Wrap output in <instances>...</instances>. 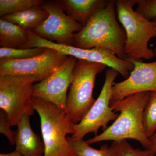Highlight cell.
<instances>
[{
	"mask_svg": "<svg viewBox=\"0 0 156 156\" xmlns=\"http://www.w3.org/2000/svg\"><path fill=\"white\" fill-rule=\"evenodd\" d=\"M153 50L154 51V53L155 56L156 57V47H155L154 48Z\"/></svg>",
	"mask_w": 156,
	"mask_h": 156,
	"instance_id": "26",
	"label": "cell"
},
{
	"mask_svg": "<svg viewBox=\"0 0 156 156\" xmlns=\"http://www.w3.org/2000/svg\"><path fill=\"white\" fill-rule=\"evenodd\" d=\"M151 143V147L150 149L153 151L156 155V131L153 136L149 138Z\"/></svg>",
	"mask_w": 156,
	"mask_h": 156,
	"instance_id": "24",
	"label": "cell"
},
{
	"mask_svg": "<svg viewBox=\"0 0 156 156\" xmlns=\"http://www.w3.org/2000/svg\"><path fill=\"white\" fill-rule=\"evenodd\" d=\"M43 0H1L0 16L14 14L30 9L35 6L41 5Z\"/></svg>",
	"mask_w": 156,
	"mask_h": 156,
	"instance_id": "19",
	"label": "cell"
},
{
	"mask_svg": "<svg viewBox=\"0 0 156 156\" xmlns=\"http://www.w3.org/2000/svg\"><path fill=\"white\" fill-rule=\"evenodd\" d=\"M135 5L136 0L115 1L117 17L126 32L125 52L128 58L149 60L155 56L148 44L156 37V26L153 21L134 11Z\"/></svg>",
	"mask_w": 156,
	"mask_h": 156,
	"instance_id": "4",
	"label": "cell"
},
{
	"mask_svg": "<svg viewBox=\"0 0 156 156\" xmlns=\"http://www.w3.org/2000/svg\"><path fill=\"white\" fill-rule=\"evenodd\" d=\"M153 21L154 22V23L155 24L156 26V18H155V19H154L153 20Z\"/></svg>",
	"mask_w": 156,
	"mask_h": 156,
	"instance_id": "27",
	"label": "cell"
},
{
	"mask_svg": "<svg viewBox=\"0 0 156 156\" xmlns=\"http://www.w3.org/2000/svg\"><path fill=\"white\" fill-rule=\"evenodd\" d=\"M46 48H34L27 49L0 48V60L22 59L32 58L44 53Z\"/></svg>",
	"mask_w": 156,
	"mask_h": 156,
	"instance_id": "20",
	"label": "cell"
},
{
	"mask_svg": "<svg viewBox=\"0 0 156 156\" xmlns=\"http://www.w3.org/2000/svg\"><path fill=\"white\" fill-rule=\"evenodd\" d=\"M40 82L35 76H0V108L8 115L11 126H17L25 114L33 115L31 104L34 83Z\"/></svg>",
	"mask_w": 156,
	"mask_h": 156,
	"instance_id": "6",
	"label": "cell"
},
{
	"mask_svg": "<svg viewBox=\"0 0 156 156\" xmlns=\"http://www.w3.org/2000/svg\"><path fill=\"white\" fill-rule=\"evenodd\" d=\"M48 17V12L41 5H37L25 11L5 15L1 18L33 31Z\"/></svg>",
	"mask_w": 156,
	"mask_h": 156,
	"instance_id": "16",
	"label": "cell"
},
{
	"mask_svg": "<svg viewBox=\"0 0 156 156\" xmlns=\"http://www.w3.org/2000/svg\"><path fill=\"white\" fill-rule=\"evenodd\" d=\"M67 140L78 156H114L111 147L104 145L100 149H95L90 146L83 138L73 140Z\"/></svg>",
	"mask_w": 156,
	"mask_h": 156,
	"instance_id": "17",
	"label": "cell"
},
{
	"mask_svg": "<svg viewBox=\"0 0 156 156\" xmlns=\"http://www.w3.org/2000/svg\"><path fill=\"white\" fill-rule=\"evenodd\" d=\"M0 156H23L17 151L15 150L8 154H1Z\"/></svg>",
	"mask_w": 156,
	"mask_h": 156,
	"instance_id": "25",
	"label": "cell"
},
{
	"mask_svg": "<svg viewBox=\"0 0 156 156\" xmlns=\"http://www.w3.org/2000/svg\"><path fill=\"white\" fill-rule=\"evenodd\" d=\"M78 156L77 155H75V156Z\"/></svg>",
	"mask_w": 156,
	"mask_h": 156,
	"instance_id": "28",
	"label": "cell"
},
{
	"mask_svg": "<svg viewBox=\"0 0 156 156\" xmlns=\"http://www.w3.org/2000/svg\"><path fill=\"white\" fill-rule=\"evenodd\" d=\"M29 39L25 29L19 26L0 19L1 48H29Z\"/></svg>",
	"mask_w": 156,
	"mask_h": 156,
	"instance_id": "15",
	"label": "cell"
},
{
	"mask_svg": "<svg viewBox=\"0 0 156 156\" xmlns=\"http://www.w3.org/2000/svg\"><path fill=\"white\" fill-rule=\"evenodd\" d=\"M150 92H140L122 100L111 102L114 111L119 115L113 123L102 133L87 140L88 144L104 141H117L130 139L150 149L149 138L146 135L143 124L144 110L149 98Z\"/></svg>",
	"mask_w": 156,
	"mask_h": 156,
	"instance_id": "2",
	"label": "cell"
},
{
	"mask_svg": "<svg viewBox=\"0 0 156 156\" xmlns=\"http://www.w3.org/2000/svg\"><path fill=\"white\" fill-rule=\"evenodd\" d=\"M110 147L114 156H156L150 149L134 148L126 140L113 141Z\"/></svg>",
	"mask_w": 156,
	"mask_h": 156,
	"instance_id": "21",
	"label": "cell"
},
{
	"mask_svg": "<svg viewBox=\"0 0 156 156\" xmlns=\"http://www.w3.org/2000/svg\"><path fill=\"white\" fill-rule=\"evenodd\" d=\"M69 56L50 48L41 55L22 59L0 60V76L7 75L35 76L40 81L58 69Z\"/></svg>",
	"mask_w": 156,
	"mask_h": 156,
	"instance_id": "10",
	"label": "cell"
},
{
	"mask_svg": "<svg viewBox=\"0 0 156 156\" xmlns=\"http://www.w3.org/2000/svg\"><path fill=\"white\" fill-rule=\"evenodd\" d=\"M78 59L69 56L55 72L34 84L33 97L50 102L67 113V91Z\"/></svg>",
	"mask_w": 156,
	"mask_h": 156,
	"instance_id": "11",
	"label": "cell"
},
{
	"mask_svg": "<svg viewBox=\"0 0 156 156\" xmlns=\"http://www.w3.org/2000/svg\"><path fill=\"white\" fill-rule=\"evenodd\" d=\"M108 0H60L68 16L83 27L98 11L107 5Z\"/></svg>",
	"mask_w": 156,
	"mask_h": 156,
	"instance_id": "14",
	"label": "cell"
},
{
	"mask_svg": "<svg viewBox=\"0 0 156 156\" xmlns=\"http://www.w3.org/2000/svg\"><path fill=\"white\" fill-rule=\"evenodd\" d=\"M11 125L8 115L5 111H0V132L4 134L9 140L11 145L15 144L17 131L11 130Z\"/></svg>",
	"mask_w": 156,
	"mask_h": 156,
	"instance_id": "23",
	"label": "cell"
},
{
	"mask_svg": "<svg viewBox=\"0 0 156 156\" xmlns=\"http://www.w3.org/2000/svg\"><path fill=\"white\" fill-rule=\"evenodd\" d=\"M135 11L149 20L156 18V0H136Z\"/></svg>",
	"mask_w": 156,
	"mask_h": 156,
	"instance_id": "22",
	"label": "cell"
},
{
	"mask_svg": "<svg viewBox=\"0 0 156 156\" xmlns=\"http://www.w3.org/2000/svg\"><path fill=\"white\" fill-rule=\"evenodd\" d=\"M30 117L24 115L17 126L15 150L23 156H42L44 153V145L40 136L33 131Z\"/></svg>",
	"mask_w": 156,
	"mask_h": 156,
	"instance_id": "13",
	"label": "cell"
},
{
	"mask_svg": "<svg viewBox=\"0 0 156 156\" xmlns=\"http://www.w3.org/2000/svg\"><path fill=\"white\" fill-rule=\"evenodd\" d=\"M127 60L133 64L134 69L125 80L114 83L111 102L140 92H156V61L143 62L130 58Z\"/></svg>",
	"mask_w": 156,
	"mask_h": 156,
	"instance_id": "12",
	"label": "cell"
},
{
	"mask_svg": "<svg viewBox=\"0 0 156 156\" xmlns=\"http://www.w3.org/2000/svg\"><path fill=\"white\" fill-rule=\"evenodd\" d=\"M25 30L29 39V48H50L56 50L66 56H73L78 59L102 63L115 70L126 78L129 76L130 72L134 69V65L131 62L119 58L111 50L99 48L81 49L74 46L59 44L42 38L31 31Z\"/></svg>",
	"mask_w": 156,
	"mask_h": 156,
	"instance_id": "8",
	"label": "cell"
},
{
	"mask_svg": "<svg viewBox=\"0 0 156 156\" xmlns=\"http://www.w3.org/2000/svg\"><path fill=\"white\" fill-rule=\"evenodd\" d=\"M41 6L48 12V17L32 32L50 41L73 46L74 34L83 27L65 13L60 1H44Z\"/></svg>",
	"mask_w": 156,
	"mask_h": 156,
	"instance_id": "9",
	"label": "cell"
},
{
	"mask_svg": "<svg viewBox=\"0 0 156 156\" xmlns=\"http://www.w3.org/2000/svg\"><path fill=\"white\" fill-rule=\"evenodd\" d=\"M143 124L146 135L150 138L156 131V92H151L143 114Z\"/></svg>",
	"mask_w": 156,
	"mask_h": 156,
	"instance_id": "18",
	"label": "cell"
},
{
	"mask_svg": "<svg viewBox=\"0 0 156 156\" xmlns=\"http://www.w3.org/2000/svg\"><path fill=\"white\" fill-rule=\"evenodd\" d=\"M119 73L109 69L106 71L105 80L98 98L81 122L74 125V133L69 138L73 140L82 139L89 133L97 135L98 130L108 128L110 122L115 121L119 114L110 106L112 88Z\"/></svg>",
	"mask_w": 156,
	"mask_h": 156,
	"instance_id": "7",
	"label": "cell"
},
{
	"mask_svg": "<svg viewBox=\"0 0 156 156\" xmlns=\"http://www.w3.org/2000/svg\"><path fill=\"white\" fill-rule=\"evenodd\" d=\"M115 1L95 14L79 32L74 34V47L84 49L104 48L127 60L126 32L117 21Z\"/></svg>",
	"mask_w": 156,
	"mask_h": 156,
	"instance_id": "1",
	"label": "cell"
},
{
	"mask_svg": "<svg viewBox=\"0 0 156 156\" xmlns=\"http://www.w3.org/2000/svg\"><path fill=\"white\" fill-rule=\"evenodd\" d=\"M107 66L102 63L78 59L67 95V114L74 124L81 122L96 99L93 92L96 77Z\"/></svg>",
	"mask_w": 156,
	"mask_h": 156,
	"instance_id": "5",
	"label": "cell"
},
{
	"mask_svg": "<svg viewBox=\"0 0 156 156\" xmlns=\"http://www.w3.org/2000/svg\"><path fill=\"white\" fill-rule=\"evenodd\" d=\"M31 104L38 114L44 153L43 156L76 155L67 140L74 133V124L67 113L53 104L33 97Z\"/></svg>",
	"mask_w": 156,
	"mask_h": 156,
	"instance_id": "3",
	"label": "cell"
}]
</instances>
